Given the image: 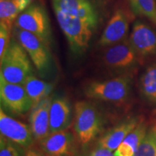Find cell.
<instances>
[{
	"mask_svg": "<svg viewBox=\"0 0 156 156\" xmlns=\"http://www.w3.org/2000/svg\"><path fill=\"white\" fill-rule=\"evenodd\" d=\"M137 56L129 40L125 38L119 43L108 46L103 54V61L105 65L111 69H125L135 65Z\"/></svg>",
	"mask_w": 156,
	"mask_h": 156,
	"instance_id": "8",
	"label": "cell"
},
{
	"mask_svg": "<svg viewBox=\"0 0 156 156\" xmlns=\"http://www.w3.org/2000/svg\"><path fill=\"white\" fill-rule=\"evenodd\" d=\"M0 132L5 136L24 148L30 147L34 143V136L30 126L12 118L0 109Z\"/></svg>",
	"mask_w": 156,
	"mask_h": 156,
	"instance_id": "9",
	"label": "cell"
},
{
	"mask_svg": "<svg viewBox=\"0 0 156 156\" xmlns=\"http://www.w3.org/2000/svg\"><path fill=\"white\" fill-rule=\"evenodd\" d=\"M51 97H48L31 108L29 123L35 140L40 142L50 134L49 112Z\"/></svg>",
	"mask_w": 156,
	"mask_h": 156,
	"instance_id": "12",
	"label": "cell"
},
{
	"mask_svg": "<svg viewBox=\"0 0 156 156\" xmlns=\"http://www.w3.org/2000/svg\"><path fill=\"white\" fill-rule=\"evenodd\" d=\"M147 129L145 123L140 122L116 148L114 153V156H135L137 148Z\"/></svg>",
	"mask_w": 156,
	"mask_h": 156,
	"instance_id": "16",
	"label": "cell"
},
{
	"mask_svg": "<svg viewBox=\"0 0 156 156\" xmlns=\"http://www.w3.org/2000/svg\"><path fill=\"white\" fill-rule=\"evenodd\" d=\"M140 122L136 117H132L122 121L101 136L98 142V146L112 152L115 151Z\"/></svg>",
	"mask_w": 156,
	"mask_h": 156,
	"instance_id": "15",
	"label": "cell"
},
{
	"mask_svg": "<svg viewBox=\"0 0 156 156\" xmlns=\"http://www.w3.org/2000/svg\"><path fill=\"white\" fill-rule=\"evenodd\" d=\"M103 120L101 113L88 101H77L75 105L74 131L82 145L90 143L101 131Z\"/></svg>",
	"mask_w": 156,
	"mask_h": 156,
	"instance_id": "3",
	"label": "cell"
},
{
	"mask_svg": "<svg viewBox=\"0 0 156 156\" xmlns=\"http://www.w3.org/2000/svg\"><path fill=\"white\" fill-rule=\"evenodd\" d=\"M131 90V79L121 76L94 81L85 87V93L88 98L108 103H122L128 98Z\"/></svg>",
	"mask_w": 156,
	"mask_h": 156,
	"instance_id": "4",
	"label": "cell"
},
{
	"mask_svg": "<svg viewBox=\"0 0 156 156\" xmlns=\"http://www.w3.org/2000/svg\"><path fill=\"white\" fill-rule=\"evenodd\" d=\"M129 19L123 9H117L108 20L99 38L98 44L108 47L126 38L129 31Z\"/></svg>",
	"mask_w": 156,
	"mask_h": 156,
	"instance_id": "10",
	"label": "cell"
},
{
	"mask_svg": "<svg viewBox=\"0 0 156 156\" xmlns=\"http://www.w3.org/2000/svg\"><path fill=\"white\" fill-rule=\"evenodd\" d=\"M0 77L8 83L23 85L33 75V67L28 54L18 41L12 38L8 47L1 56Z\"/></svg>",
	"mask_w": 156,
	"mask_h": 156,
	"instance_id": "2",
	"label": "cell"
},
{
	"mask_svg": "<svg viewBox=\"0 0 156 156\" xmlns=\"http://www.w3.org/2000/svg\"><path fill=\"white\" fill-rule=\"evenodd\" d=\"M114 0H51L58 26L74 54L83 55L106 20L113 15Z\"/></svg>",
	"mask_w": 156,
	"mask_h": 156,
	"instance_id": "1",
	"label": "cell"
},
{
	"mask_svg": "<svg viewBox=\"0 0 156 156\" xmlns=\"http://www.w3.org/2000/svg\"><path fill=\"white\" fill-rule=\"evenodd\" d=\"M11 30L5 23H0V57L5 53L10 43Z\"/></svg>",
	"mask_w": 156,
	"mask_h": 156,
	"instance_id": "23",
	"label": "cell"
},
{
	"mask_svg": "<svg viewBox=\"0 0 156 156\" xmlns=\"http://www.w3.org/2000/svg\"><path fill=\"white\" fill-rule=\"evenodd\" d=\"M129 40L138 56L146 57L156 54V32L145 23L136 21Z\"/></svg>",
	"mask_w": 156,
	"mask_h": 156,
	"instance_id": "11",
	"label": "cell"
},
{
	"mask_svg": "<svg viewBox=\"0 0 156 156\" xmlns=\"http://www.w3.org/2000/svg\"><path fill=\"white\" fill-rule=\"evenodd\" d=\"M87 156H114V154H113L112 151L108 149L98 146Z\"/></svg>",
	"mask_w": 156,
	"mask_h": 156,
	"instance_id": "24",
	"label": "cell"
},
{
	"mask_svg": "<svg viewBox=\"0 0 156 156\" xmlns=\"http://www.w3.org/2000/svg\"><path fill=\"white\" fill-rule=\"evenodd\" d=\"M142 95L151 103L156 104V64L148 67L140 80Z\"/></svg>",
	"mask_w": 156,
	"mask_h": 156,
	"instance_id": "19",
	"label": "cell"
},
{
	"mask_svg": "<svg viewBox=\"0 0 156 156\" xmlns=\"http://www.w3.org/2000/svg\"><path fill=\"white\" fill-rule=\"evenodd\" d=\"M24 147L1 135L0 156H25Z\"/></svg>",
	"mask_w": 156,
	"mask_h": 156,
	"instance_id": "22",
	"label": "cell"
},
{
	"mask_svg": "<svg viewBox=\"0 0 156 156\" xmlns=\"http://www.w3.org/2000/svg\"><path fill=\"white\" fill-rule=\"evenodd\" d=\"M72 121V108L64 97L52 98L49 112L50 133L67 130Z\"/></svg>",
	"mask_w": 156,
	"mask_h": 156,
	"instance_id": "14",
	"label": "cell"
},
{
	"mask_svg": "<svg viewBox=\"0 0 156 156\" xmlns=\"http://www.w3.org/2000/svg\"><path fill=\"white\" fill-rule=\"evenodd\" d=\"M25 156H47L41 150L36 148H29L27 151Z\"/></svg>",
	"mask_w": 156,
	"mask_h": 156,
	"instance_id": "25",
	"label": "cell"
},
{
	"mask_svg": "<svg viewBox=\"0 0 156 156\" xmlns=\"http://www.w3.org/2000/svg\"><path fill=\"white\" fill-rule=\"evenodd\" d=\"M0 98L4 108L13 114H24L33 106L32 101L23 85L8 83L2 77Z\"/></svg>",
	"mask_w": 156,
	"mask_h": 156,
	"instance_id": "7",
	"label": "cell"
},
{
	"mask_svg": "<svg viewBox=\"0 0 156 156\" xmlns=\"http://www.w3.org/2000/svg\"><path fill=\"white\" fill-rule=\"evenodd\" d=\"M34 0H0V23L12 29L15 20Z\"/></svg>",
	"mask_w": 156,
	"mask_h": 156,
	"instance_id": "17",
	"label": "cell"
},
{
	"mask_svg": "<svg viewBox=\"0 0 156 156\" xmlns=\"http://www.w3.org/2000/svg\"><path fill=\"white\" fill-rule=\"evenodd\" d=\"M15 26L36 36L49 45L51 38L50 21L45 7L38 2L32 3L17 17Z\"/></svg>",
	"mask_w": 156,
	"mask_h": 156,
	"instance_id": "5",
	"label": "cell"
},
{
	"mask_svg": "<svg viewBox=\"0 0 156 156\" xmlns=\"http://www.w3.org/2000/svg\"><path fill=\"white\" fill-rule=\"evenodd\" d=\"M14 33L16 39L28 54L36 69L41 73H46L51 62L48 45L35 35L16 26L14 28Z\"/></svg>",
	"mask_w": 156,
	"mask_h": 156,
	"instance_id": "6",
	"label": "cell"
},
{
	"mask_svg": "<svg viewBox=\"0 0 156 156\" xmlns=\"http://www.w3.org/2000/svg\"><path fill=\"white\" fill-rule=\"evenodd\" d=\"M135 156H156V126L147 129L137 148Z\"/></svg>",
	"mask_w": 156,
	"mask_h": 156,
	"instance_id": "21",
	"label": "cell"
},
{
	"mask_svg": "<svg viewBox=\"0 0 156 156\" xmlns=\"http://www.w3.org/2000/svg\"><path fill=\"white\" fill-rule=\"evenodd\" d=\"M74 136L68 130L50 133L40 142V149L47 156H69L73 153Z\"/></svg>",
	"mask_w": 156,
	"mask_h": 156,
	"instance_id": "13",
	"label": "cell"
},
{
	"mask_svg": "<svg viewBox=\"0 0 156 156\" xmlns=\"http://www.w3.org/2000/svg\"><path fill=\"white\" fill-rule=\"evenodd\" d=\"M132 12L138 16L149 19L156 25V1L155 0H129Z\"/></svg>",
	"mask_w": 156,
	"mask_h": 156,
	"instance_id": "20",
	"label": "cell"
},
{
	"mask_svg": "<svg viewBox=\"0 0 156 156\" xmlns=\"http://www.w3.org/2000/svg\"><path fill=\"white\" fill-rule=\"evenodd\" d=\"M23 85L32 101L33 106L49 97L54 89L51 84L38 79L34 75L29 76Z\"/></svg>",
	"mask_w": 156,
	"mask_h": 156,
	"instance_id": "18",
	"label": "cell"
}]
</instances>
